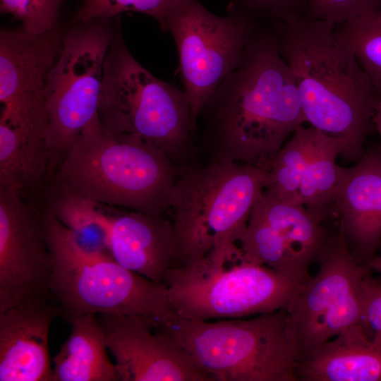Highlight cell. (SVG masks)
<instances>
[{"label":"cell","mask_w":381,"mask_h":381,"mask_svg":"<svg viewBox=\"0 0 381 381\" xmlns=\"http://www.w3.org/2000/svg\"><path fill=\"white\" fill-rule=\"evenodd\" d=\"M60 308L51 292L0 313V381H53L49 334Z\"/></svg>","instance_id":"cell-16"},{"label":"cell","mask_w":381,"mask_h":381,"mask_svg":"<svg viewBox=\"0 0 381 381\" xmlns=\"http://www.w3.org/2000/svg\"><path fill=\"white\" fill-rule=\"evenodd\" d=\"M71 325L68 339L54 358L53 381L119 380L97 315L80 317Z\"/></svg>","instance_id":"cell-20"},{"label":"cell","mask_w":381,"mask_h":381,"mask_svg":"<svg viewBox=\"0 0 381 381\" xmlns=\"http://www.w3.org/2000/svg\"><path fill=\"white\" fill-rule=\"evenodd\" d=\"M63 0H0L1 13L12 16L21 28L32 34H41L58 28Z\"/></svg>","instance_id":"cell-27"},{"label":"cell","mask_w":381,"mask_h":381,"mask_svg":"<svg viewBox=\"0 0 381 381\" xmlns=\"http://www.w3.org/2000/svg\"><path fill=\"white\" fill-rule=\"evenodd\" d=\"M232 4L259 23L270 24L294 14L305 13L306 0H233Z\"/></svg>","instance_id":"cell-29"},{"label":"cell","mask_w":381,"mask_h":381,"mask_svg":"<svg viewBox=\"0 0 381 381\" xmlns=\"http://www.w3.org/2000/svg\"><path fill=\"white\" fill-rule=\"evenodd\" d=\"M332 210L351 255L368 266L381 244V148L365 151L353 167L338 166Z\"/></svg>","instance_id":"cell-17"},{"label":"cell","mask_w":381,"mask_h":381,"mask_svg":"<svg viewBox=\"0 0 381 381\" xmlns=\"http://www.w3.org/2000/svg\"><path fill=\"white\" fill-rule=\"evenodd\" d=\"M42 212L52 257L49 288L66 322L90 314L159 320L171 312L164 283L126 268L111 255L83 248L46 207Z\"/></svg>","instance_id":"cell-6"},{"label":"cell","mask_w":381,"mask_h":381,"mask_svg":"<svg viewBox=\"0 0 381 381\" xmlns=\"http://www.w3.org/2000/svg\"><path fill=\"white\" fill-rule=\"evenodd\" d=\"M322 133L312 126L298 128L268 163L264 190L286 203L299 205V189L305 170Z\"/></svg>","instance_id":"cell-22"},{"label":"cell","mask_w":381,"mask_h":381,"mask_svg":"<svg viewBox=\"0 0 381 381\" xmlns=\"http://www.w3.org/2000/svg\"><path fill=\"white\" fill-rule=\"evenodd\" d=\"M116 28L111 19H97L73 23L62 35L46 89L52 177L97 113L104 61Z\"/></svg>","instance_id":"cell-9"},{"label":"cell","mask_w":381,"mask_h":381,"mask_svg":"<svg viewBox=\"0 0 381 381\" xmlns=\"http://www.w3.org/2000/svg\"><path fill=\"white\" fill-rule=\"evenodd\" d=\"M173 0H83L73 23L112 19L125 12H138L155 18L162 30L164 17Z\"/></svg>","instance_id":"cell-26"},{"label":"cell","mask_w":381,"mask_h":381,"mask_svg":"<svg viewBox=\"0 0 381 381\" xmlns=\"http://www.w3.org/2000/svg\"><path fill=\"white\" fill-rule=\"evenodd\" d=\"M177 170L162 150L140 136L105 128L97 113L51 180L102 205L162 216L169 209Z\"/></svg>","instance_id":"cell-3"},{"label":"cell","mask_w":381,"mask_h":381,"mask_svg":"<svg viewBox=\"0 0 381 381\" xmlns=\"http://www.w3.org/2000/svg\"><path fill=\"white\" fill-rule=\"evenodd\" d=\"M381 11V0H306V13L339 25L349 20Z\"/></svg>","instance_id":"cell-28"},{"label":"cell","mask_w":381,"mask_h":381,"mask_svg":"<svg viewBox=\"0 0 381 381\" xmlns=\"http://www.w3.org/2000/svg\"><path fill=\"white\" fill-rule=\"evenodd\" d=\"M368 267L371 271H375L381 276V244L379 248V253L369 263Z\"/></svg>","instance_id":"cell-32"},{"label":"cell","mask_w":381,"mask_h":381,"mask_svg":"<svg viewBox=\"0 0 381 381\" xmlns=\"http://www.w3.org/2000/svg\"><path fill=\"white\" fill-rule=\"evenodd\" d=\"M170 311L192 320L243 318L286 309L303 284L247 260L237 242L219 246L164 279Z\"/></svg>","instance_id":"cell-8"},{"label":"cell","mask_w":381,"mask_h":381,"mask_svg":"<svg viewBox=\"0 0 381 381\" xmlns=\"http://www.w3.org/2000/svg\"><path fill=\"white\" fill-rule=\"evenodd\" d=\"M372 123L378 132L381 139V98L377 97L374 106ZM381 148V147H380Z\"/></svg>","instance_id":"cell-31"},{"label":"cell","mask_w":381,"mask_h":381,"mask_svg":"<svg viewBox=\"0 0 381 381\" xmlns=\"http://www.w3.org/2000/svg\"><path fill=\"white\" fill-rule=\"evenodd\" d=\"M306 122L276 36L268 25L259 23L241 64L198 115V157L202 154V163L234 162L266 169L288 136Z\"/></svg>","instance_id":"cell-1"},{"label":"cell","mask_w":381,"mask_h":381,"mask_svg":"<svg viewBox=\"0 0 381 381\" xmlns=\"http://www.w3.org/2000/svg\"><path fill=\"white\" fill-rule=\"evenodd\" d=\"M58 28L32 34L23 28L0 31V121L14 128L24 144L47 151V83L61 49Z\"/></svg>","instance_id":"cell-12"},{"label":"cell","mask_w":381,"mask_h":381,"mask_svg":"<svg viewBox=\"0 0 381 381\" xmlns=\"http://www.w3.org/2000/svg\"><path fill=\"white\" fill-rule=\"evenodd\" d=\"M42 195L43 205L71 233L81 247L111 255L107 205L54 180L49 181Z\"/></svg>","instance_id":"cell-21"},{"label":"cell","mask_w":381,"mask_h":381,"mask_svg":"<svg viewBox=\"0 0 381 381\" xmlns=\"http://www.w3.org/2000/svg\"><path fill=\"white\" fill-rule=\"evenodd\" d=\"M267 175L265 168L234 162L178 168L168 211L175 242L171 267L190 265L238 242Z\"/></svg>","instance_id":"cell-4"},{"label":"cell","mask_w":381,"mask_h":381,"mask_svg":"<svg viewBox=\"0 0 381 381\" xmlns=\"http://www.w3.org/2000/svg\"><path fill=\"white\" fill-rule=\"evenodd\" d=\"M52 271L42 208L16 189L0 190V313L50 292Z\"/></svg>","instance_id":"cell-14"},{"label":"cell","mask_w":381,"mask_h":381,"mask_svg":"<svg viewBox=\"0 0 381 381\" xmlns=\"http://www.w3.org/2000/svg\"><path fill=\"white\" fill-rule=\"evenodd\" d=\"M379 12L335 25V34L353 54L381 98V18Z\"/></svg>","instance_id":"cell-25"},{"label":"cell","mask_w":381,"mask_h":381,"mask_svg":"<svg viewBox=\"0 0 381 381\" xmlns=\"http://www.w3.org/2000/svg\"><path fill=\"white\" fill-rule=\"evenodd\" d=\"M363 308L362 324L368 337L381 346V279L372 276L371 272L362 279Z\"/></svg>","instance_id":"cell-30"},{"label":"cell","mask_w":381,"mask_h":381,"mask_svg":"<svg viewBox=\"0 0 381 381\" xmlns=\"http://www.w3.org/2000/svg\"><path fill=\"white\" fill-rule=\"evenodd\" d=\"M50 166L28 152L17 131L0 121V190L16 189L25 197L43 193Z\"/></svg>","instance_id":"cell-23"},{"label":"cell","mask_w":381,"mask_h":381,"mask_svg":"<svg viewBox=\"0 0 381 381\" xmlns=\"http://www.w3.org/2000/svg\"><path fill=\"white\" fill-rule=\"evenodd\" d=\"M259 23L233 4L225 16L211 13L199 0H173L169 5L163 30L175 41L183 90L196 126L210 97L241 64Z\"/></svg>","instance_id":"cell-10"},{"label":"cell","mask_w":381,"mask_h":381,"mask_svg":"<svg viewBox=\"0 0 381 381\" xmlns=\"http://www.w3.org/2000/svg\"><path fill=\"white\" fill-rule=\"evenodd\" d=\"M109 207L108 240L114 259L130 270L164 283L175 253L170 218Z\"/></svg>","instance_id":"cell-18"},{"label":"cell","mask_w":381,"mask_h":381,"mask_svg":"<svg viewBox=\"0 0 381 381\" xmlns=\"http://www.w3.org/2000/svg\"><path fill=\"white\" fill-rule=\"evenodd\" d=\"M380 18H381V11L379 13Z\"/></svg>","instance_id":"cell-33"},{"label":"cell","mask_w":381,"mask_h":381,"mask_svg":"<svg viewBox=\"0 0 381 381\" xmlns=\"http://www.w3.org/2000/svg\"><path fill=\"white\" fill-rule=\"evenodd\" d=\"M269 26L294 75L306 121L339 139L341 156L357 162L377 98L369 77L337 38L335 25L297 13Z\"/></svg>","instance_id":"cell-2"},{"label":"cell","mask_w":381,"mask_h":381,"mask_svg":"<svg viewBox=\"0 0 381 381\" xmlns=\"http://www.w3.org/2000/svg\"><path fill=\"white\" fill-rule=\"evenodd\" d=\"M286 309L250 319L192 320L171 312L155 329L181 346L212 381H298Z\"/></svg>","instance_id":"cell-7"},{"label":"cell","mask_w":381,"mask_h":381,"mask_svg":"<svg viewBox=\"0 0 381 381\" xmlns=\"http://www.w3.org/2000/svg\"><path fill=\"white\" fill-rule=\"evenodd\" d=\"M296 375L298 381H381V346L356 325L298 362Z\"/></svg>","instance_id":"cell-19"},{"label":"cell","mask_w":381,"mask_h":381,"mask_svg":"<svg viewBox=\"0 0 381 381\" xmlns=\"http://www.w3.org/2000/svg\"><path fill=\"white\" fill-rule=\"evenodd\" d=\"M97 114L105 128L140 136L177 168L198 162L197 126L186 93L134 58L120 26L105 59Z\"/></svg>","instance_id":"cell-5"},{"label":"cell","mask_w":381,"mask_h":381,"mask_svg":"<svg viewBox=\"0 0 381 381\" xmlns=\"http://www.w3.org/2000/svg\"><path fill=\"white\" fill-rule=\"evenodd\" d=\"M333 236L303 205L286 203L263 190L238 241L244 258L305 284Z\"/></svg>","instance_id":"cell-13"},{"label":"cell","mask_w":381,"mask_h":381,"mask_svg":"<svg viewBox=\"0 0 381 381\" xmlns=\"http://www.w3.org/2000/svg\"><path fill=\"white\" fill-rule=\"evenodd\" d=\"M106 346L121 381H212L174 341L155 329V319L98 314Z\"/></svg>","instance_id":"cell-15"},{"label":"cell","mask_w":381,"mask_h":381,"mask_svg":"<svg viewBox=\"0 0 381 381\" xmlns=\"http://www.w3.org/2000/svg\"><path fill=\"white\" fill-rule=\"evenodd\" d=\"M342 151L339 139L322 133L301 181L298 205L306 207L320 221L332 210L338 179L335 161Z\"/></svg>","instance_id":"cell-24"},{"label":"cell","mask_w":381,"mask_h":381,"mask_svg":"<svg viewBox=\"0 0 381 381\" xmlns=\"http://www.w3.org/2000/svg\"><path fill=\"white\" fill-rule=\"evenodd\" d=\"M318 264L317 274L286 308V334L297 363L347 328L362 324L361 282L372 271L356 261L341 231Z\"/></svg>","instance_id":"cell-11"}]
</instances>
